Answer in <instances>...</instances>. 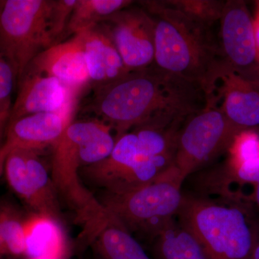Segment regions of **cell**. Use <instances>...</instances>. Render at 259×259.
Masks as SVG:
<instances>
[{
	"mask_svg": "<svg viewBox=\"0 0 259 259\" xmlns=\"http://www.w3.org/2000/svg\"><path fill=\"white\" fill-rule=\"evenodd\" d=\"M112 127L98 120L73 121L53 147L51 179L58 196L74 211L82 227L79 239L92 241L112 214L83 186L80 171L102 161L111 153L116 143Z\"/></svg>",
	"mask_w": 259,
	"mask_h": 259,
	"instance_id": "cell-1",
	"label": "cell"
},
{
	"mask_svg": "<svg viewBox=\"0 0 259 259\" xmlns=\"http://www.w3.org/2000/svg\"><path fill=\"white\" fill-rule=\"evenodd\" d=\"M140 3L155 20V56L158 69L201 85L210 95L221 59L211 28L189 18L166 1Z\"/></svg>",
	"mask_w": 259,
	"mask_h": 259,
	"instance_id": "cell-2",
	"label": "cell"
},
{
	"mask_svg": "<svg viewBox=\"0 0 259 259\" xmlns=\"http://www.w3.org/2000/svg\"><path fill=\"white\" fill-rule=\"evenodd\" d=\"M255 211L248 204L184 195L177 216L206 259H249L259 238Z\"/></svg>",
	"mask_w": 259,
	"mask_h": 259,
	"instance_id": "cell-3",
	"label": "cell"
},
{
	"mask_svg": "<svg viewBox=\"0 0 259 259\" xmlns=\"http://www.w3.org/2000/svg\"><path fill=\"white\" fill-rule=\"evenodd\" d=\"M183 182L172 166L141 188L122 194L105 193L99 200L130 233L137 232L153 238L177 216L183 201Z\"/></svg>",
	"mask_w": 259,
	"mask_h": 259,
	"instance_id": "cell-4",
	"label": "cell"
},
{
	"mask_svg": "<svg viewBox=\"0 0 259 259\" xmlns=\"http://www.w3.org/2000/svg\"><path fill=\"white\" fill-rule=\"evenodd\" d=\"M54 0H0V54L11 65L17 81L30 62L54 46Z\"/></svg>",
	"mask_w": 259,
	"mask_h": 259,
	"instance_id": "cell-5",
	"label": "cell"
},
{
	"mask_svg": "<svg viewBox=\"0 0 259 259\" xmlns=\"http://www.w3.org/2000/svg\"><path fill=\"white\" fill-rule=\"evenodd\" d=\"M174 164L171 158H151L139 150L133 131L116 139L111 153L102 161L83 168L80 176L105 193H128L151 183Z\"/></svg>",
	"mask_w": 259,
	"mask_h": 259,
	"instance_id": "cell-6",
	"label": "cell"
},
{
	"mask_svg": "<svg viewBox=\"0 0 259 259\" xmlns=\"http://www.w3.org/2000/svg\"><path fill=\"white\" fill-rule=\"evenodd\" d=\"M238 134L221 109L209 105L179 131L173 166L184 181L229 149Z\"/></svg>",
	"mask_w": 259,
	"mask_h": 259,
	"instance_id": "cell-7",
	"label": "cell"
},
{
	"mask_svg": "<svg viewBox=\"0 0 259 259\" xmlns=\"http://www.w3.org/2000/svg\"><path fill=\"white\" fill-rule=\"evenodd\" d=\"M220 21L223 61L243 79L259 85V51L245 2L226 1Z\"/></svg>",
	"mask_w": 259,
	"mask_h": 259,
	"instance_id": "cell-8",
	"label": "cell"
},
{
	"mask_svg": "<svg viewBox=\"0 0 259 259\" xmlns=\"http://www.w3.org/2000/svg\"><path fill=\"white\" fill-rule=\"evenodd\" d=\"M131 5L101 23L111 34L128 71L148 67L155 56L154 19L144 8Z\"/></svg>",
	"mask_w": 259,
	"mask_h": 259,
	"instance_id": "cell-9",
	"label": "cell"
},
{
	"mask_svg": "<svg viewBox=\"0 0 259 259\" xmlns=\"http://www.w3.org/2000/svg\"><path fill=\"white\" fill-rule=\"evenodd\" d=\"M238 134L259 127V85L236 74L221 61L209 97Z\"/></svg>",
	"mask_w": 259,
	"mask_h": 259,
	"instance_id": "cell-10",
	"label": "cell"
},
{
	"mask_svg": "<svg viewBox=\"0 0 259 259\" xmlns=\"http://www.w3.org/2000/svg\"><path fill=\"white\" fill-rule=\"evenodd\" d=\"M76 106L60 112H42L8 122L3 152L15 149L40 153L54 146L73 122Z\"/></svg>",
	"mask_w": 259,
	"mask_h": 259,
	"instance_id": "cell-11",
	"label": "cell"
},
{
	"mask_svg": "<svg viewBox=\"0 0 259 259\" xmlns=\"http://www.w3.org/2000/svg\"><path fill=\"white\" fill-rule=\"evenodd\" d=\"M17 83L18 95L9 122L32 114L60 112L77 106L80 95L56 78L25 71Z\"/></svg>",
	"mask_w": 259,
	"mask_h": 259,
	"instance_id": "cell-12",
	"label": "cell"
},
{
	"mask_svg": "<svg viewBox=\"0 0 259 259\" xmlns=\"http://www.w3.org/2000/svg\"><path fill=\"white\" fill-rule=\"evenodd\" d=\"M25 71L56 78L80 95L90 88L91 83L85 61L82 34H76L42 51Z\"/></svg>",
	"mask_w": 259,
	"mask_h": 259,
	"instance_id": "cell-13",
	"label": "cell"
},
{
	"mask_svg": "<svg viewBox=\"0 0 259 259\" xmlns=\"http://www.w3.org/2000/svg\"><path fill=\"white\" fill-rule=\"evenodd\" d=\"M80 33L83 36L90 88L112 82L128 72L111 34L103 24H98Z\"/></svg>",
	"mask_w": 259,
	"mask_h": 259,
	"instance_id": "cell-14",
	"label": "cell"
},
{
	"mask_svg": "<svg viewBox=\"0 0 259 259\" xmlns=\"http://www.w3.org/2000/svg\"><path fill=\"white\" fill-rule=\"evenodd\" d=\"M25 255L29 258L63 259L66 243L60 223L32 213L25 220Z\"/></svg>",
	"mask_w": 259,
	"mask_h": 259,
	"instance_id": "cell-15",
	"label": "cell"
},
{
	"mask_svg": "<svg viewBox=\"0 0 259 259\" xmlns=\"http://www.w3.org/2000/svg\"><path fill=\"white\" fill-rule=\"evenodd\" d=\"M153 239L157 259H206L197 240L175 219L161 227Z\"/></svg>",
	"mask_w": 259,
	"mask_h": 259,
	"instance_id": "cell-16",
	"label": "cell"
},
{
	"mask_svg": "<svg viewBox=\"0 0 259 259\" xmlns=\"http://www.w3.org/2000/svg\"><path fill=\"white\" fill-rule=\"evenodd\" d=\"M24 151L29 181L40 205L39 214L48 216L60 223V204L51 177L39 158V153Z\"/></svg>",
	"mask_w": 259,
	"mask_h": 259,
	"instance_id": "cell-17",
	"label": "cell"
},
{
	"mask_svg": "<svg viewBox=\"0 0 259 259\" xmlns=\"http://www.w3.org/2000/svg\"><path fill=\"white\" fill-rule=\"evenodd\" d=\"M95 242L107 259H151L131 233L116 218L104 227Z\"/></svg>",
	"mask_w": 259,
	"mask_h": 259,
	"instance_id": "cell-18",
	"label": "cell"
},
{
	"mask_svg": "<svg viewBox=\"0 0 259 259\" xmlns=\"http://www.w3.org/2000/svg\"><path fill=\"white\" fill-rule=\"evenodd\" d=\"M133 3L129 0H76L68 25L67 35L93 28Z\"/></svg>",
	"mask_w": 259,
	"mask_h": 259,
	"instance_id": "cell-19",
	"label": "cell"
},
{
	"mask_svg": "<svg viewBox=\"0 0 259 259\" xmlns=\"http://www.w3.org/2000/svg\"><path fill=\"white\" fill-rule=\"evenodd\" d=\"M222 179L226 187L242 199H244L246 189L250 188L248 203L259 209V159L238 166L227 163Z\"/></svg>",
	"mask_w": 259,
	"mask_h": 259,
	"instance_id": "cell-20",
	"label": "cell"
},
{
	"mask_svg": "<svg viewBox=\"0 0 259 259\" xmlns=\"http://www.w3.org/2000/svg\"><path fill=\"white\" fill-rule=\"evenodd\" d=\"M25 220L26 218L13 204H0V223L10 255H25Z\"/></svg>",
	"mask_w": 259,
	"mask_h": 259,
	"instance_id": "cell-21",
	"label": "cell"
},
{
	"mask_svg": "<svg viewBox=\"0 0 259 259\" xmlns=\"http://www.w3.org/2000/svg\"><path fill=\"white\" fill-rule=\"evenodd\" d=\"M189 18L212 28L213 24L221 20L224 1L216 0H173L166 1Z\"/></svg>",
	"mask_w": 259,
	"mask_h": 259,
	"instance_id": "cell-22",
	"label": "cell"
},
{
	"mask_svg": "<svg viewBox=\"0 0 259 259\" xmlns=\"http://www.w3.org/2000/svg\"><path fill=\"white\" fill-rule=\"evenodd\" d=\"M228 151L230 164L238 166L256 161L259 159V135L254 131L241 133L235 138Z\"/></svg>",
	"mask_w": 259,
	"mask_h": 259,
	"instance_id": "cell-23",
	"label": "cell"
},
{
	"mask_svg": "<svg viewBox=\"0 0 259 259\" xmlns=\"http://www.w3.org/2000/svg\"><path fill=\"white\" fill-rule=\"evenodd\" d=\"M76 0H54L51 11V35L54 44L63 41ZM54 44V45H55Z\"/></svg>",
	"mask_w": 259,
	"mask_h": 259,
	"instance_id": "cell-24",
	"label": "cell"
},
{
	"mask_svg": "<svg viewBox=\"0 0 259 259\" xmlns=\"http://www.w3.org/2000/svg\"><path fill=\"white\" fill-rule=\"evenodd\" d=\"M16 76L11 65L0 54V113L10 112L12 106V93Z\"/></svg>",
	"mask_w": 259,
	"mask_h": 259,
	"instance_id": "cell-25",
	"label": "cell"
},
{
	"mask_svg": "<svg viewBox=\"0 0 259 259\" xmlns=\"http://www.w3.org/2000/svg\"><path fill=\"white\" fill-rule=\"evenodd\" d=\"M9 119L10 112L0 113V177L4 171L5 159H6V156L3 152V148L4 146L5 134H6Z\"/></svg>",
	"mask_w": 259,
	"mask_h": 259,
	"instance_id": "cell-26",
	"label": "cell"
},
{
	"mask_svg": "<svg viewBox=\"0 0 259 259\" xmlns=\"http://www.w3.org/2000/svg\"><path fill=\"white\" fill-rule=\"evenodd\" d=\"M257 12L253 19V28H254L255 38L257 47L259 51V2H257Z\"/></svg>",
	"mask_w": 259,
	"mask_h": 259,
	"instance_id": "cell-27",
	"label": "cell"
},
{
	"mask_svg": "<svg viewBox=\"0 0 259 259\" xmlns=\"http://www.w3.org/2000/svg\"><path fill=\"white\" fill-rule=\"evenodd\" d=\"M9 255L6 243H5L4 236H3V229H2L1 223H0V259L5 255Z\"/></svg>",
	"mask_w": 259,
	"mask_h": 259,
	"instance_id": "cell-28",
	"label": "cell"
},
{
	"mask_svg": "<svg viewBox=\"0 0 259 259\" xmlns=\"http://www.w3.org/2000/svg\"><path fill=\"white\" fill-rule=\"evenodd\" d=\"M249 259H259V238L256 243H255L254 248H253Z\"/></svg>",
	"mask_w": 259,
	"mask_h": 259,
	"instance_id": "cell-29",
	"label": "cell"
},
{
	"mask_svg": "<svg viewBox=\"0 0 259 259\" xmlns=\"http://www.w3.org/2000/svg\"><path fill=\"white\" fill-rule=\"evenodd\" d=\"M28 259H36V258H28Z\"/></svg>",
	"mask_w": 259,
	"mask_h": 259,
	"instance_id": "cell-30",
	"label": "cell"
}]
</instances>
